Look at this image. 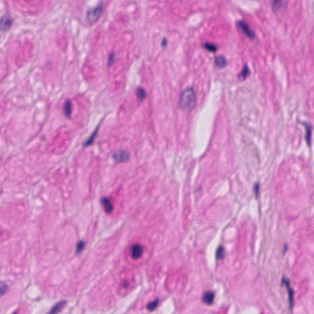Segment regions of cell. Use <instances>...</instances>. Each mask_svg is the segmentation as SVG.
Instances as JSON below:
<instances>
[{"label": "cell", "instance_id": "6da1fadb", "mask_svg": "<svg viewBox=\"0 0 314 314\" xmlns=\"http://www.w3.org/2000/svg\"><path fill=\"white\" fill-rule=\"evenodd\" d=\"M196 93L193 88H187L181 93L179 107L185 111H191L196 106Z\"/></svg>", "mask_w": 314, "mask_h": 314}, {"label": "cell", "instance_id": "7a4b0ae2", "mask_svg": "<svg viewBox=\"0 0 314 314\" xmlns=\"http://www.w3.org/2000/svg\"><path fill=\"white\" fill-rule=\"evenodd\" d=\"M104 4L100 2L97 6L89 9L86 13L87 21L90 24H93L97 21L103 12Z\"/></svg>", "mask_w": 314, "mask_h": 314}, {"label": "cell", "instance_id": "3957f363", "mask_svg": "<svg viewBox=\"0 0 314 314\" xmlns=\"http://www.w3.org/2000/svg\"><path fill=\"white\" fill-rule=\"evenodd\" d=\"M282 283L283 285H285L287 288L288 294L289 305H290V309H292L293 308V304H294V291L290 285V280L288 278H287L286 277H283L282 280Z\"/></svg>", "mask_w": 314, "mask_h": 314}, {"label": "cell", "instance_id": "277c9868", "mask_svg": "<svg viewBox=\"0 0 314 314\" xmlns=\"http://www.w3.org/2000/svg\"><path fill=\"white\" fill-rule=\"evenodd\" d=\"M238 25L241 29L243 33L250 39L255 38V33L251 30L248 23L244 20H241L238 22Z\"/></svg>", "mask_w": 314, "mask_h": 314}, {"label": "cell", "instance_id": "5b68a950", "mask_svg": "<svg viewBox=\"0 0 314 314\" xmlns=\"http://www.w3.org/2000/svg\"><path fill=\"white\" fill-rule=\"evenodd\" d=\"M13 19L10 16L4 15L0 20V30L2 31H7L11 28Z\"/></svg>", "mask_w": 314, "mask_h": 314}, {"label": "cell", "instance_id": "8992f818", "mask_svg": "<svg viewBox=\"0 0 314 314\" xmlns=\"http://www.w3.org/2000/svg\"><path fill=\"white\" fill-rule=\"evenodd\" d=\"M144 252V249L142 246L139 244H134L131 247L130 254L133 258L139 259Z\"/></svg>", "mask_w": 314, "mask_h": 314}, {"label": "cell", "instance_id": "52a82bcc", "mask_svg": "<svg viewBox=\"0 0 314 314\" xmlns=\"http://www.w3.org/2000/svg\"><path fill=\"white\" fill-rule=\"evenodd\" d=\"M114 159L118 162H125L130 158L129 154L125 150L118 151L114 155Z\"/></svg>", "mask_w": 314, "mask_h": 314}, {"label": "cell", "instance_id": "ba28073f", "mask_svg": "<svg viewBox=\"0 0 314 314\" xmlns=\"http://www.w3.org/2000/svg\"><path fill=\"white\" fill-rule=\"evenodd\" d=\"M216 295L215 293L209 291L206 293H204L202 297V302L207 305H211L213 303L214 299H215Z\"/></svg>", "mask_w": 314, "mask_h": 314}, {"label": "cell", "instance_id": "9c48e42d", "mask_svg": "<svg viewBox=\"0 0 314 314\" xmlns=\"http://www.w3.org/2000/svg\"><path fill=\"white\" fill-rule=\"evenodd\" d=\"M101 202L105 209V211L108 214H111L113 211V205L111 201L108 198L104 197L102 199Z\"/></svg>", "mask_w": 314, "mask_h": 314}, {"label": "cell", "instance_id": "30bf717a", "mask_svg": "<svg viewBox=\"0 0 314 314\" xmlns=\"http://www.w3.org/2000/svg\"><path fill=\"white\" fill-rule=\"evenodd\" d=\"M66 301H60L58 303H57L51 309L50 311L48 312L47 314H57L64 308V307L66 306Z\"/></svg>", "mask_w": 314, "mask_h": 314}, {"label": "cell", "instance_id": "8fae6325", "mask_svg": "<svg viewBox=\"0 0 314 314\" xmlns=\"http://www.w3.org/2000/svg\"><path fill=\"white\" fill-rule=\"evenodd\" d=\"M63 112L67 117H71L72 114V102L69 100L65 102L63 106Z\"/></svg>", "mask_w": 314, "mask_h": 314}, {"label": "cell", "instance_id": "7c38bea8", "mask_svg": "<svg viewBox=\"0 0 314 314\" xmlns=\"http://www.w3.org/2000/svg\"><path fill=\"white\" fill-rule=\"evenodd\" d=\"M215 64L216 67L219 68H223L226 65V59L223 56L218 55L215 59Z\"/></svg>", "mask_w": 314, "mask_h": 314}, {"label": "cell", "instance_id": "4fadbf2b", "mask_svg": "<svg viewBox=\"0 0 314 314\" xmlns=\"http://www.w3.org/2000/svg\"><path fill=\"white\" fill-rule=\"evenodd\" d=\"M136 94L137 99L140 101L144 99L147 97L146 90H145L144 88H143L142 87H139L137 88Z\"/></svg>", "mask_w": 314, "mask_h": 314}, {"label": "cell", "instance_id": "5bb4252c", "mask_svg": "<svg viewBox=\"0 0 314 314\" xmlns=\"http://www.w3.org/2000/svg\"><path fill=\"white\" fill-rule=\"evenodd\" d=\"M285 3L284 1H274L273 2L272 4V8L275 12L280 11V9L283 6V4Z\"/></svg>", "mask_w": 314, "mask_h": 314}, {"label": "cell", "instance_id": "9a60e30c", "mask_svg": "<svg viewBox=\"0 0 314 314\" xmlns=\"http://www.w3.org/2000/svg\"><path fill=\"white\" fill-rule=\"evenodd\" d=\"M225 249L223 246H220L216 252V258L217 260L222 259L225 257Z\"/></svg>", "mask_w": 314, "mask_h": 314}, {"label": "cell", "instance_id": "2e32d148", "mask_svg": "<svg viewBox=\"0 0 314 314\" xmlns=\"http://www.w3.org/2000/svg\"><path fill=\"white\" fill-rule=\"evenodd\" d=\"M204 47L207 50L211 52H216V51L217 50V46L216 45V44H212L210 42H207L204 44Z\"/></svg>", "mask_w": 314, "mask_h": 314}, {"label": "cell", "instance_id": "e0dca14e", "mask_svg": "<svg viewBox=\"0 0 314 314\" xmlns=\"http://www.w3.org/2000/svg\"><path fill=\"white\" fill-rule=\"evenodd\" d=\"M249 73H250V71L249 69V68L247 67V65H245L244 68L242 69L241 73L239 74V78L244 80L247 78V77L249 75Z\"/></svg>", "mask_w": 314, "mask_h": 314}, {"label": "cell", "instance_id": "ac0fdd59", "mask_svg": "<svg viewBox=\"0 0 314 314\" xmlns=\"http://www.w3.org/2000/svg\"><path fill=\"white\" fill-rule=\"evenodd\" d=\"M306 128V141L309 145L311 144V132H312V128L309 125H306L305 124Z\"/></svg>", "mask_w": 314, "mask_h": 314}, {"label": "cell", "instance_id": "d6986e66", "mask_svg": "<svg viewBox=\"0 0 314 314\" xmlns=\"http://www.w3.org/2000/svg\"><path fill=\"white\" fill-rule=\"evenodd\" d=\"M158 303H159V300L158 299H156V300L154 301L153 302H150L147 306V309L149 311H152L155 310L157 308V307L158 306Z\"/></svg>", "mask_w": 314, "mask_h": 314}, {"label": "cell", "instance_id": "ffe728a7", "mask_svg": "<svg viewBox=\"0 0 314 314\" xmlns=\"http://www.w3.org/2000/svg\"><path fill=\"white\" fill-rule=\"evenodd\" d=\"M7 291V285L2 282H0V297H1Z\"/></svg>", "mask_w": 314, "mask_h": 314}, {"label": "cell", "instance_id": "44dd1931", "mask_svg": "<svg viewBox=\"0 0 314 314\" xmlns=\"http://www.w3.org/2000/svg\"><path fill=\"white\" fill-rule=\"evenodd\" d=\"M98 130V127L97 128V130L95 131V132H93V133L92 135V136H91L90 137V138L88 139V140L87 141V142H85V145H90V144L92 143V142L93 141L94 138H95V136H96V135H97V133Z\"/></svg>", "mask_w": 314, "mask_h": 314}, {"label": "cell", "instance_id": "7402d4cb", "mask_svg": "<svg viewBox=\"0 0 314 314\" xmlns=\"http://www.w3.org/2000/svg\"><path fill=\"white\" fill-rule=\"evenodd\" d=\"M84 245H85V244L82 241H81L78 243V246H77V249H76V254H79L80 252H81L82 251V250L83 249Z\"/></svg>", "mask_w": 314, "mask_h": 314}, {"label": "cell", "instance_id": "603a6c76", "mask_svg": "<svg viewBox=\"0 0 314 314\" xmlns=\"http://www.w3.org/2000/svg\"><path fill=\"white\" fill-rule=\"evenodd\" d=\"M114 58H115V54L114 53H111L110 55H109V59H108V65L110 66L112 64V63L114 62Z\"/></svg>", "mask_w": 314, "mask_h": 314}, {"label": "cell", "instance_id": "cb8c5ba5", "mask_svg": "<svg viewBox=\"0 0 314 314\" xmlns=\"http://www.w3.org/2000/svg\"><path fill=\"white\" fill-rule=\"evenodd\" d=\"M166 45H167V39L164 38H163L162 42H161V46L163 47H165L166 46Z\"/></svg>", "mask_w": 314, "mask_h": 314}, {"label": "cell", "instance_id": "d4e9b609", "mask_svg": "<svg viewBox=\"0 0 314 314\" xmlns=\"http://www.w3.org/2000/svg\"><path fill=\"white\" fill-rule=\"evenodd\" d=\"M17 314V312H14V313H13V314Z\"/></svg>", "mask_w": 314, "mask_h": 314}]
</instances>
